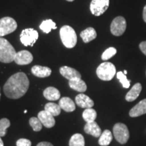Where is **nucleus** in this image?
Listing matches in <instances>:
<instances>
[{"instance_id": "f257e3e1", "label": "nucleus", "mask_w": 146, "mask_h": 146, "mask_svg": "<svg viewBox=\"0 0 146 146\" xmlns=\"http://www.w3.org/2000/svg\"><path fill=\"white\" fill-rule=\"evenodd\" d=\"M29 87V80L26 74L20 72L8 78L3 86V91L10 99H19L27 93Z\"/></svg>"}, {"instance_id": "f03ea898", "label": "nucleus", "mask_w": 146, "mask_h": 146, "mask_svg": "<svg viewBox=\"0 0 146 146\" xmlns=\"http://www.w3.org/2000/svg\"><path fill=\"white\" fill-rule=\"evenodd\" d=\"M16 52L8 40L0 37V62L10 63L14 61Z\"/></svg>"}, {"instance_id": "7ed1b4c3", "label": "nucleus", "mask_w": 146, "mask_h": 146, "mask_svg": "<svg viewBox=\"0 0 146 146\" xmlns=\"http://www.w3.org/2000/svg\"><path fill=\"white\" fill-rule=\"evenodd\" d=\"M60 35L62 42L67 48H73L77 43V36L75 31L68 25H65L60 29Z\"/></svg>"}, {"instance_id": "20e7f679", "label": "nucleus", "mask_w": 146, "mask_h": 146, "mask_svg": "<svg viewBox=\"0 0 146 146\" xmlns=\"http://www.w3.org/2000/svg\"><path fill=\"white\" fill-rule=\"evenodd\" d=\"M116 67L112 63L106 62L102 63L96 70V74L98 78L102 81H111L116 74Z\"/></svg>"}, {"instance_id": "39448f33", "label": "nucleus", "mask_w": 146, "mask_h": 146, "mask_svg": "<svg viewBox=\"0 0 146 146\" xmlns=\"http://www.w3.org/2000/svg\"><path fill=\"white\" fill-rule=\"evenodd\" d=\"M113 134L118 143L125 144L129 139V131L127 126L123 123H116L113 127Z\"/></svg>"}, {"instance_id": "423d86ee", "label": "nucleus", "mask_w": 146, "mask_h": 146, "mask_svg": "<svg viewBox=\"0 0 146 146\" xmlns=\"http://www.w3.org/2000/svg\"><path fill=\"white\" fill-rule=\"evenodd\" d=\"M39 37V34L36 30L33 29L29 28L24 29L21 32L20 39L21 41L25 46L33 47L36 43V40Z\"/></svg>"}, {"instance_id": "0eeeda50", "label": "nucleus", "mask_w": 146, "mask_h": 146, "mask_svg": "<svg viewBox=\"0 0 146 146\" xmlns=\"http://www.w3.org/2000/svg\"><path fill=\"white\" fill-rule=\"evenodd\" d=\"M17 27V23L14 18L3 17L0 19V37L13 33Z\"/></svg>"}, {"instance_id": "6e6552de", "label": "nucleus", "mask_w": 146, "mask_h": 146, "mask_svg": "<svg viewBox=\"0 0 146 146\" xmlns=\"http://www.w3.org/2000/svg\"><path fill=\"white\" fill-rule=\"evenodd\" d=\"M127 29V22L123 16L115 18L110 25V31L114 36L122 35Z\"/></svg>"}, {"instance_id": "1a4fd4ad", "label": "nucleus", "mask_w": 146, "mask_h": 146, "mask_svg": "<svg viewBox=\"0 0 146 146\" xmlns=\"http://www.w3.org/2000/svg\"><path fill=\"white\" fill-rule=\"evenodd\" d=\"M110 0H92L90 4V10L92 14L100 16L108 10Z\"/></svg>"}, {"instance_id": "9d476101", "label": "nucleus", "mask_w": 146, "mask_h": 146, "mask_svg": "<svg viewBox=\"0 0 146 146\" xmlns=\"http://www.w3.org/2000/svg\"><path fill=\"white\" fill-rule=\"evenodd\" d=\"M33 56L32 54L27 50H22L16 53L14 62L18 65H27L32 62Z\"/></svg>"}, {"instance_id": "9b49d317", "label": "nucleus", "mask_w": 146, "mask_h": 146, "mask_svg": "<svg viewBox=\"0 0 146 146\" xmlns=\"http://www.w3.org/2000/svg\"><path fill=\"white\" fill-rule=\"evenodd\" d=\"M38 118L41 122L42 125L46 128H52L56 124L54 116L45 110L41 111L38 114Z\"/></svg>"}, {"instance_id": "f8f14e48", "label": "nucleus", "mask_w": 146, "mask_h": 146, "mask_svg": "<svg viewBox=\"0 0 146 146\" xmlns=\"http://www.w3.org/2000/svg\"><path fill=\"white\" fill-rule=\"evenodd\" d=\"M76 105L82 108H91L94 106V102L85 94H80L75 98Z\"/></svg>"}, {"instance_id": "ddd939ff", "label": "nucleus", "mask_w": 146, "mask_h": 146, "mask_svg": "<svg viewBox=\"0 0 146 146\" xmlns=\"http://www.w3.org/2000/svg\"><path fill=\"white\" fill-rule=\"evenodd\" d=\"M60 72L61 75H62L64 77L69 81L74 79V78H81V75L79 72H78L74 68L66 66L61 67L60 68Z\"/></svg>"}, {"instance_id": "4468645a", "label": "nucleus", "mask_w": 146, "mask_h": 146, "mask_svg": "<svg viewBox=\"0 0 146 146\" xmlns=\"http://www.w3.org/2000/svg\"><path fill=\"white\" fill-rule=\"evenodd\" d=\"M84 131L87 134L99 137L102 135V130L98 125L96 122H91V123H87L84 127Z\"/></svg>"}, {"instance_id": "2eb2a0df", "label": "nucleus", "mask_w": 146, "mask_h": 146, "mask_svg": "<svg viewBox=\"0 0 146 146\" xmlns=\"http://www.w3.org/2000/svg\"><path fill=\"white\" fill-rule=\"evenodd\" d=\"M145 114H146V99L139 102L129 112L131 117H137Z\"/></svg>"}, {"instance_id": "dca6fc26", "label": "nucleus", "mask_w": 146, "mask_h": 146, "mask_svg": "<svg viewBox=\"0 0 146 146\" xmlns=\"http://www.w3.org/2000/svg\"><path fill=\"white\" fill-rule=\"evenodd\" d=\"M31 72L35 76L39 78L48 77L52 74V70L46 66L35 65L31 68Z\"/></svg>"}, {"instance_id": "f3484780", "label": "nucleus", "mask_w": 146, "mask_h": 146, "mask_svg": "<svg viewBox=\"0 0 146 146\" xmlns=\"http://www.w3.org/2000/svg\"><path fill=\"white\" fill-rule=\"evenodd\" d=\"M142 89L141 84L139 83H137L133 85L132 88L129 92L127 93L125 96V99L127 102H131L135 100L138 96H139L140 93H141Z\"/></svg>"}, {"instance_id": "a211bd4d", "label": "nucleus", "mask_w": 146, "mask_h": 146, "mask_svg": "<svg viewBox=\"0 0 146 146\" xmlns=\"http://www.w3.org/2000/svg\"><path fill=\"white\" fill-rule=\"evenodd\" d=\"M59 106L61 109L64 110L67 112H71L75 110L76 106L74 102L68 97H64L59 101Z\"/></svg>"}, {"instance_id": "6ab92c4d", "label": "nucleus", "mask_w": 146, "mask_h": 146, "mask_svg": "<svg viewBox=\"0 0 146 146\" xmlns=\"http://www.w3.org/2000/svg\"><path fill=\"white\" fill-rule=\"evenodd\" d=\"M69 86L71 89L78 92H85L87 90V85L81 78H74L69 81Z\"/></svg>"}, {"instance_id": "aec40b11", "label": "nucleus", "mask_w": 146, "mask_h": 146, "mask_svg": "<svg viewBox=\"0 0 146 146\" xmlns=\"http://www.w3.org/2000/svg\"><path fill=\"white\" fill-rule=\"evenodd\" d=\"M43 96L50 101H56L60 99V93L58 89L54 87H49L43 91Z\"/></svg>"}, {"instance_id": "412c9836", "label": "nucleus", "mask_w": 146, "mask_h": 146, "mask_svg": "<svg viewBox=\"0 0 146 146\" xmlns=\"http://www.w3.org/2000/svg\"><path fill=\"white\" fill-rule=\"evenodd\" d=\"M81 37L84 43H89L97 37V33L94 28L88 27L81 33Z\"/></svg>"}, {"instance_id": "4be33fe9", "label": "nucleus", "mask_w": 146, "mask_h": 146, "mask_svg": "<svg viewBox=\"0 0 146 146\" xmlns=\"http://www.w3.org/2000/svg\"><path fill=\"white\" fill-rule=\"evenodd\" d=\"M112 141V135L110 131L105 130L100 137L98 143L102 146L108 145Z\"/></svg>"}, {"instance_id": "5701e85b", "label": "nucleus", "mask_w": 146, "mask_h": 146, "mask_svg": "<svg viewBox=\"0 0 146 146\" xmlns=\"http://www.w3.org/2000/svg\"><path fill=\"white\" fill-rule=\"evenodd\" d=\"M39 28L43 32H44L45 33H50L52 29H56L57 27H56V24L54 23L52 20L48 19L45 20L42 22L41 25H40Z\"/></svg>"}, {"instance_id": "b1692460", "label": "nucleus", "mask_w": 146, "mask_h": 146, "mask_svg": "<svg viewBox=\"0 0 146 146\" xmlns=\"http://www.w3.org/2000/svg\"><path fill=\"white\" fill-rule=\"evenodd\" d=\"M45 110L50 113L54 116H56L60 115L61 113V108L59 104H56L52 102H49L45 106Z\"/></svg>"}, {"instance_id": "393cba45", "label": "nucleus", "mask_w": 146, "mask_h": 146, "mask_svg": "<svg viewBox=\"0 0 146 146\" xmlns=\"http://www.w3.org/2000/svg\"><path fill=\"white\" fill-rule=\"evenodd\" d=\"M69 146H85V139L81 134L76 133L71 137Z\"/></svg>"}, {"instance_id": "a878e982", "label": "nucleus", "mask_w": 146, "mask_h": 146, "mask_svg": "<svg viewBox=\"0 0 146 146\" xmlns=\"http://www.w3.org/2000/svg\"><path fill=\"white\" fill-rule=\"evenodd\" d=\"M83 118L86 123L94 122L97 118V112L92 108H86L83 113Z\"/></svg>"}, {"instance_id": "bb28decb", "label": "nucleus", "mask_w": 146, "mask_h": 146, "mask_svg": "<svg viewBox=\"0 0 146 146\" xmlns=\"http://www.w3.org/2000/svg\"><path fill=\"white\" fill-rule=\"evenodd\" d=\"M10 121L8 118H1L0 120V137H2L6 135L7 129L10 127Z\"/></svg>"}, {"instance_id": "cd10ccee", "label": "nucleus", "mask_w": 146, "mask_h": 146, "mask_svg": "<svg viewBox=\"0 0 146 146\" xmlns=\"http://www.w3.org/2000/svg\"><path fill=\"white\" fill-rule=\"evenodd\" d=\"M116 76H117V78L119 80L122 85H123L124 88L127 89L130 87L131 81H129L127 79L126 74H124L123 72H121V71L118 72L117 74H116Z\"/></svg>"}, {"instance_id": "c85d7f7f", "label": "nucleus", "mask_w": 146, "mask_h": 146, "mask_svg": "<svg viewBox=\"0 0 146 146\" xmlns=\"http://www.w3.org/2000/svg\"><path fill=\"white\" fill-rule=\"evenodd\" d=\"M29 124L35 131H39L42 129V123L38 118L32 117L29 120Z\"/></svg>"}, {"instance_id": "c756f323", "label": "nucleus", "mask_w": 146, "mask_h": 146, "mask_svg": "<svg viewBox=\"0 0 146 146\" xmlns=\"http://www.w3.org/2000/svg\"><path fill=\"white\" fill-rule=\"evenodd\" d=\"M117 52V50H116V48L114 47H109L106 50L104 51V52L103 53L102 55V59L103 60H108L110 58H111L113 56H115V54Z\"/></svg>"}, {"instance_id": "7c9ffc66", "label": "nucleus", "mask_w": 146, "mask_h": 146, "mask_svg": "<svg viewBox=\"0 0 146 146\" xmlns=\"http://www.w3.org/2000/svg\"><path fill=\"white\" fill-rule=\"evenodd\" d=\"M16 146H31V142L27 139H20L16 141Z\"/></svg>"}, {"instance_id": "2f4dec72", "label": "nucleus", "mask_w": 146, "mask_h": 146, "mask_svg": "<svg viewBox=\"0 0 146 146\" xmlns=\"http://www.w3.org/2000/svg\"><path fill=\"white\" fill-rule=\"evenodd\" d=\"M139 48H140V50L142 52V53L146 56V41H143L140 43Z\"/></svg>"}, {"instance_id": "473e14b6", "label": "nucleus", "mask_w": 146, "mask_h": 146, "mask_svg": "<svg viewBox=\"0 0 146 146\" xmlns=\"http://www.w3.org/2000/svg\"><path fill=\"white\" fill-rule=\"evenodd\" d=\"M36 146H54V145H53L51 143H50V142L43 141V142H40L39 143H38Z\"/></svg>"}, {"instance_id": "72a5a7b5", "label": "nucleus", "mask_w": 146, "mask_h": 146, "mask_svg": "<svg viewBox=\"0 0 146 146\" xmlns=\"http://www.w3.org/2000/svg\"><path fill=\"white\" fill-rule=\"evenodd\" d=\"M143 21L145 23H146V5L145 7L143 8Z\"/></svg>"}, {"instance_id": "f704fd0d", "label": "nucleus", "mask_w": 146, "mask_h": 146, "mask_svg": "<svg viewBox=\"0 0 146 146\" xmlns=\"http://www.w3.org/2000/svg\"><path fill=\"white\" fill-rule=\"evenodd\" d=\"M0 146H4V144H3V142L1 139V137H0Z\"/></svg>"}, {"instance_id": "c9c22d12", "label": "nucleus", "mask_w": 146, "mask_h": 146, "mask_svg": "<svg viewBox=\"0 0 146 146\" xmlns=\"http://www.w3.org/2000/svg\"><path fill=\"white\" fill-rule=\"evenodd\" d=\"M124 74H126V75H127V70H124Z\"/></svg>"}, {"instance_id": "e433bc0d", "label": "nucleus", "mask_w": 146, "mask_h": 146, "mask_svg": "<svg viewBox=\"0 0 146 146\" xmlns=\"http://www.w3.org/2000/svg\"><path fill=\"white\" fill-rule=\"evenodd\" d=\"M66 1H74V0H66Z\"/></svg>"}, {"instance_id": "4c0bfd02", "label": "nucleus", "mask_w": 146, "mask_h": 146, "mask_svg": "<svg viewBox=\"0 0 146 146\" xmlns=\"http://www.w3.org/2000/svg\"><path fill=\"white\" fill-rule=\"evenodd\" d=\"M24 112H25V113H27V110H25V111H24Z\"/></svg>"}, {"instance_id": "58836bf2", "label": "nucleus", "mask_w": 146, "mask_h": 146, "mask_svg": "<svg viewBox=\"0 0 146 146\" xmlns=\"http://www.w3.org/2000/svg\"><path fill=\"white\" fill-rule=\"evenodd\" d=\"M1 90V89H0ZM0 98H1V92H0Z\"/></svg>"}]
</instances>
